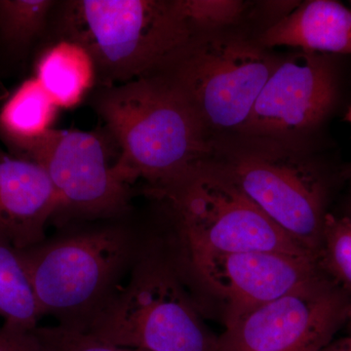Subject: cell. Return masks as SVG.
Segmentation results:
<instances>
[{
	"instance_id": "1",
	"label": "cell",
	"mask_w": 351,
	"mask_h": 351,
	"mask_svg": "<svg viewBox=\"0 0 351 351\" xmlns=\"http://www.w3.org/2000/svg\"><path fill=\"white\" fill-rule=\"evenodd\" d=\"M88 105L119 149L117 175L131 186L144 182L143 191L147 196L169 188L213 159L210 132L181 92L162 75L96 87Z\"/></svg>"
},
{
	"instance_id": "2",
	"label": "cell",
	"mask_w": 351,
	"mask_h": 351,
	"mask_svg": "<svg viewBox=\"0 0 351 351\" xmlns=\"http://www.w3.org/2000/svg\"><path fill=\"white\" fill-rule=\"evenodd\" d=\"M40 243L17 249L39 313L87 332L126 282L149 230L131 216L75 223Z\"/></svg>"
},
{
	"instance_id": "3",
	"label": "cell",
	"mask_w": 351,
	"mask_h": 351,
	"mask_svg": "<svg viewBox=\"0 0 351 351\" xmlns=\"http://www.w3.org/2000/svg\"><path fill=\"white\" fill-rule=\"evenodd\" d=\"M195 34L177 0H64L45 40L80 44L93 59L97 87H108L160 73Z\"/></svg>"
},
{
	"instance_id": "4",
	"label": "cell",
	"mask_w": 351,
	"mask_h": 351,
	"mask_svg": "<svg viewBox=\"0 0 351 351\" xmlns=\"http://www.w3.org/2000/svg\"><path fill=\"white\" fill-rule=\"evenodd\" d=\"M95 338L143 351H219V336L156 233L147 239L126 282L88 330Z\"/></svg>"
},
{
	"instance_id": "5",
	"label": "cell",
	"mask_w": 351,
	"mask_h": 351,
	"mask_svg": "<svg viewBox=\"0 0 351 351\" xmlns=\"http://www.w3.org/2000/svg\"><path fill=\"white\" fill-rule=\"evenodd\" d=\"M149 197L167 205L171 230L156 234L176 262L208 254L258 251L315 260L263 213L214 159Z\"/></svg>"
},
{
	"instance_id": "6",
	"label": "cell",
	"mask_w": 351,
	"mask_h": 351,
	"mask_svg": "<svg viewBox=\"0 0 351 351\" xmlns=\"http://www.w3.org/2000/svg\"><path fill=\"white\" fill-rule=\"evenodd\" d=\"M279 62L243 39L195 32L156 75L181 92L208 131L240 132Z\"/></svg>"
},
{
	"instance_id": "7",
	"label": "cell",
	"mask_w": 351,
	"mask_h": 351,
	"mask_svg": "<svg viewBox=\"0 0 351 351\" xmlns=\"http://www.w3.org/2000/svg\"><path fill=\"white\" fill-rule=\"evenodd\" d=\"M250 138L251 143L215 162L316 260L328 215L324 178L286 143Z\"/></svg>"
},
{
	"instance_id": "8",
	"label": "cell",
	"mask_w": 351,
	"mask_h": 351,
	"mask_svg": "<svg viewBox=\"0 0 351 351\" xmlns=\"http://www.w3.org/2000/svg\"><path fill=\"white\" fill-rule=\"evenodd\" d=\"M105 129V128H104ZM119 152L107 130L53 129L24 158L45 171L58 195L59 226L131 216L133 186L117 175Z\"/></svg>"
},
{
	"instance_id": "9",
	"label": "cell",
	"mask_w": 351,
	"mask_h": 351,
	"mask_svg": "<svg viewBox=\"0 0 351 351\" xmlns=\"http://www.w3.org/2000/svg\"><path fill=\"white\" fill-rule=\"evenodd\" d=\"M173 262L199 307L204 295L219 301L225 328L328 277L314 258L280 252L208 254Z\"/></svg>"
},
{
	"instance_id": "10",
	"label": "cell",
	"mask_w": 351,
	"mask_h": 351,
	"mask_svg": "<svg viewBox=\"0 0 351 351\" xmlns=\"http://www.w3.org/2000/svg\"><path fill=\"white\" fill-rule=\"evenodd\" d=\"M350 306V295L325 277L225 328L219 351H321L346 326Z\"/></svg>"
},
{
	"instance_id": "11",
	"label": "cell",
	"mask_w": 351,
	"mask_h": 351,
	"mask_svg": "<svg viewBox=\"0 0 351 351\" xmlns=\"http://www.w3.org/2000/svg\"><path fill=\"white\" fill-rule=\"evenodd\" d=\"M334 100V75L327 60L317 53H299L277 64L240 133L287 143L322 121Z\"/></svg>"
},
{
	"instance_id": "12",
	"label": "cell",
	"mask_w": 351,
	"mask_h": 351,
	"mask_svg": "<svg viewBox=\"0 0 351 351\" xmlns=\"http://www.w3.org/2000/svg\"><path fill=\"white\" fill-rule=\"evenodd\" d=\"M58 195L38 163L0 147V234L16 249L40 243L56 213Z\"/></svg>"
},
{
	"instance_id": "13",
	"label": "cell",
	"mask_w": 351,
	"mask_h": 351,
	"mask_svg": "<svg viewBox=\"0 0 351 351\" xmlns=\"http://www.w3.org/2000/svg\"><path fill=\"white\" fill-rule=\"evenodd\" d=\"M261 43L317 54H351V9L332 0L304 2L263 32Z\"/></svg>"
},
{
	"instance_id": "14",
	"label": "cell",
	"mask_w": 351,
	"mask_h": 351,
	"mask_svg": "<svg viewBox=\"0 0 351 351\" xmlns=\"http://www.w3.org/2000/svg\"><path fill=\"white\" fill-rule=\"evenodd\" d=\"M34 77L58 108L80 106L97 87L93 59L80 44L63 38L47 39L32 64Z\"/></svg>"
},
{
	"instance_id": "15",
	"label": "cell",
	"mask_w": 351,
	"mask_h": 351,
	"mask_svg": "<svg viewBox=\"0 0 351 351\" xmlns=\"http://www.w3.org/2000/svg\"><path fill=\"white\" fill-rule=\"evenodd\" d=\"M56 0H0V78L24 75L45 40Z\"/></svg>"
},
{
	"instance_id": "16",
	"label": "cell",
	"mask_w": 351,
	"mask_h": 351,
	"mask_svg": "<svg viewBox=\"0 0 351 351\" xmlns=\"http://www.w3.org/2000/svg\"><path fill=\"white\" fill-rule=\"evenodd\" d=\"M59 108L34 75L25 77L0 107V142L24 158L54 128Z\"/></svg>"
},
{
	"instance_id": "17",
	"label": "cell",
	"mask_w": 351,
	"mask_h": 351,
	"mask_svg": "<svg viewBox=\"0 0 351 351\" xmlns=\"http://www.w3.org/2000/svg\"><path fill=\"white\" fill-rule=\"evenodd\" d=\"M0 319L2 325L32 332L41 319L38 302L17 249L0 234Z\"/></svg>"
},
{
	"instance_id": "18",
	"label": "cell",
	"mask_w": 351,
	"mask_h": 351,
	"mask_svg": "<svg viewBox=\"0 0 351 351\" xmlns=\"http://www.w3.org/2000/svg\"><path fill=\"white\" fill-rule=\"evenodd\" d=\"M316 262L351 297V217L328 213Z\"/></svg>"
},
{
	"instance_id": "19",
	"label": "cell",
	"mask_w": 351,
	"mask_h": 351,
	"mask_svg": "<svg viewBox=\"0 0 351 351\" xmlns=\"http://www.w3.org/2000/svg\"><path fill=\"white\" fill-rule=\"evenodd\" d=\"M180 10L195 32L209 34L234 24L244 10L237 0H177Z\"/></svg>"
},
{
	"instance_id": "20",
	"label": "cell",
	"mask_w": 351,
	"mask_h": 351,
	"mask_svg": "<svg viewBox=\"0 0 351 351\" xmlns=\"http://www.w3.org/2000/svg\"><path fill=\"white\" fill-rule=\"evenodd\" d=\"M31 336L38 351H143L122 348L95 338L88 332L60 326H38Z\"/></svg>"
},
{
	"instance_id": "21",
	"label": "cell",
	"mask_w": 351,
	"mask_h": 351,
	"mask_svg": "<svg viewBox=\"0 0 351 351\" xmlns=\"http://www.w3.org/2000/svg\"><path fill=\"white\" fill-rule=\"evenodd\" d=\"M0 351H38L31 332H21L0 325Z\"/></svg>"
},
{
	"instance_id": "22",
	"label": "cell",
	"mask_w": 351,
	"mask_h": 351,
	"mask_svg": "<svg viewBox=\"0 0 351 351\" xmlns=\"http://www.w3.org/2000/svg\"><path fill=\"white\" fill-rule=\"evenodd\" d=\"M321 351H351V335L345 338L332 339L331 343Z\"/></svg>"
},
{
	"instance_id": "23",
	"label": "cell",
	"mask_w": 351,
	"mask_h": 351,
	"mask_svg": "<svg viewBox=\"0 0 351 351\" xmlns=\"http://www.w3.org/2000/svg\"><path fill=\"white\" fill-rule=\"evenodd\" d=\"M346 121H348V123H350V126H351V105L350 107V110H348V113H346Z\"/></svg>"
},
{
	"instance_id": "24",
	"label": "cell",
	"mask_w": 351,
	"mask_h": 351,
	"mask_svg": "<svg viewBox=\"0 0 351 351\" xmlns=\"http://www.w3.org/2000/svg\"><path fill=\"white\" fill-rule=\"evenodd\" d=\"M350 217H351V216H350Z\"/></svg>"
}]
</instances>
